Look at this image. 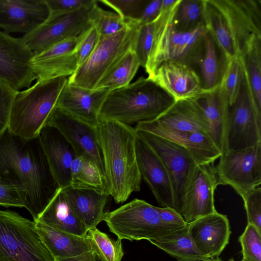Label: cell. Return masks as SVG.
I'll list each match as a JSON object with an SVG mask.
<instances>
[{"mask_svg":"<svg viewBox=\"0 0 261 261\" xmlns=\"http://www.w3.org/2000/svg\"><path fill=\"white\" fill-rule=\"evenodd\" d=\"M0 175L18 180L27 195L25 208L36 221L59 187L38 137L24 140L8 129L0 135Z\"/></svg>","mask_w":261,"mask_h":261,"instance_id":"1","label":"cell"},{"mask_svg":"<svg viewBox=\"0 0 261 261\" xmlns=\"http://www.w3.org/2000/svg\"><path fill=\"white\" fill-rule=\"evenodd\" d=\"M204 25L226 59L261 38L260 0H203Z\"/></svg>","mask_w":261,"mask_h":261,"instance_id":"2","label":"cell"},{"mask_svg":"<svg viewBox=\"0 0 261 261\" xmlns=\"http://www.w3.org/2000/svg\"><path fill=\"white\" fill-rule=\"evenodd\" d=\"M98 129L107 193L116 203H123L141 187L136 129L130 125L114 120L100 121Z\"/></svg>","mask_w":261,"mask_h":261,"instance_id":"3","label":"cell"},{"mask_svg":"<svg viewBox=\"0 0 261 261\" xmlns=\"http://www.w3.org/2000/svg\"><path fill=\"white\" fill-rule=\"evenodd\" d=\"M175 102L152 79L142 76L133 83L109 92L99 112V122L114 120L130 125L152 121Z\"/></svg>","mask_w":261,"mask_h":261,"instance_id":"4","label":"cell"},{"mask_svg":"<svg viewBox=\"0 0 261 261\" xmlns=\"http://www.w3.org/2000/svg\"><path fill=\"white\" fill-rule=\"evenodd\" d=\"M67 82L65 76L37 80L25 90L18 91L11 106L9 132L24 140L37 138Z\"/></svg>","mask_w":261,"mask_h":261,"instance_id":"5","label":"cell"},{"mask_svg":"<svg viewBox=\"0 0 261 261\" xmlns=\"http://www.w3.org/2000/svg\"><path fill=\"white\" fill-rule=\"evenodd\" d=\"M180 2L169 9L163 10L154 21L152 46L145 69L151 77L163 63L178 61L193 67L196 65L204 45L205 25L188 32L174 29L172 20Z\"/></svg>","mask_w":261,"mask_h":261,"instance_id":"6","label":"cell"},{"mask_svg":"<svg viewBox=\"0 0 261 261\" xmlns=\"http://www.w3.org/2000/svg\"><path fill=\"white\" fill-rule=\"evenodd\" d=\"M141 24L136 21L117 34L100 36L89 58L71 76L68 83L87 89H95L100 81L133 49Z\"/></svg>","mask_w":261,"mask_h":261,"instance_id":"7","label":"cell"},{"mask_svg":"<svg viewBox=\"0 0 261 261\" xmlns=\"http://www.w3.org/2000/svg\"><path fill=\"white\" fill-rule=\"evenodd\" d=\"M0 261H55L34 229L18 213L0 210Z\"/></svg>","mask_w":261,"mask_h":261,"instance_id":"8","label":"cell"},{"mask_svg":"<svg viewBox=\"0 0 261 261\" xmlns=\"http://www.w3.org/2000/svg\"><path fill=\"white\" fill-rule=\"evenodd\" d=\"M103 221L110 231L120 240L148 241L178 229L164 224L156 206L139 199L107 212Z\"/></svg>","mask_w":261,"mask_h":261,"instance_id":"9","label":"cell"},{"mask_svg":"<svg viewBox=\"0 0 261 261\" xmlns=\"http://www.w3.org/2000/svg\"><path fill=\"white\" fill-rule=\"evenodd\" d=\"M136 131L138 137L154 151L165 166L172 187L174 208L180 214L187 189L197 164L189 151L179 144L146 131Z\"/></svg>","mask_w":261,"mask_h":261,"instance_id":"10","label":"cell"},{"mask_svg":"<svg viewBox=\"0 0 261 261\" xmlns=\"http://www.w3.org/2000/svg\"><path fill=\"white\" fill-rule=\"evenodd\" d=\"M215 167L218 185H229L241 196L261 183V142L221 154Z\"/></svg>","mask_w":261,"mask_h":261,"instance_id":"11","label":"cell"},{"mask_svg":"<svg viewBox=\"0 0 261 261\" xmlns=\"http://www.w3.org/2000/svg\"><path fill=\"white\" fill-rule=\"evenodd\" d=\"M225 141L226 151L245 149L261 142V120L257 116L244 79L238 96L228 108Z\"/></svg>","mask_w":261,"mask_h":261,"instance_id":"12","label":"cell"},{"mask_svg":"<svg viewBox=\"0 0 261 261\" xmlns=\"http://www.w3.org/2000/svg\"><path fill=\"white\" fill-rule=\"evenodd\" d=\"M92 7L48 17L21 38L34 55L39 54L59 42L79 36L91 27L89 11Z\"/></svg>","mask_w":261,"mask_h":261,"instance_id":"13","label":"cell"},{"mask_svg":"<svg viewBox=\"0 0 261 261\" xmlns=\"http://www.w3.org/2000/svg\"><path fill=\"white\" fill-rule=\"evenodd\" d=\"M34 54L21 38L12 37L0 30V81L20 91L36 80L31 61Z\"/></svg>","mask_w":261,"mask_h":261,"instance_id":"14","label":"cell"},{"mask_svg":"<svg viewBox=\"0 0 261 261\" xmlns=\"http://www.w3.org/2000/svg\"><path fill=\"white\" fill-rule=\"evenodd\" d=\"M46 125L56 128L70 143L77 156L91 160L105 176L98 126L86 123L57 107Z\"/></svg>","mask_w":261,"mask_h":261,"instance_id":"15","label":"cell"},{"mask_svg":"<svg viewBox=\"0 0 261 261\" xmlns=\"http://www.w3.org/2000/svg\"><path fill=\"white\" fill-rule=\"evenodd\" d=\"M218 186L213 164L197 166L187 189L180 213L187 224L216 211L214 192Z\"/></svg>","mask_w":261,"mask_h":261,"instance_id":"16","label":"cell"},{"mask_svg":"<svg viewBox=\"0 0 261 261\" xmlns=\"http://www.w3.org/2000/svg\"><path fill=\"white\" fill-rule=\"evenodd\" d=\"M150 79L168 93L175 101L196 98L206 92L194 68L178 61L163 63Z\"/></svg>","mask_w":261,"mask_h":261,"instance_id":"17","label":"cell"},{"mask_svg":"<svg viewBox=\"0 0 261 261\" xmlns=\"http://www.w3.org/2000/svg\"><path fill=\"white\" fill-rule=\"evenodd\" d=\"M49 15L45 0H0V29L9 34H27Z\"/></svg>","mask_w":261,"mask_h":261,"instance_id":"18","label":"cell"},{"mask_svg":"<svg viewBox=\"0 0 261 261\" xmlns=\"http://www.w3.org/2000/svg\"><path fill=\"white\" fill-rule=\"evenodd\" d=\"M187 227L189 236L198 251L210 258L218 257L229 243V220L217 211L188 223Z\"/></svg>","mask_w":261,"mask_h":261,"instance_id":"19","label":"cell"},{"mask_svg":"<svg viewBox=\"0 0 261 261\" xmlns=\"http://www.w3.org/2000/svg\"><path fill=\"white\" fill-rule=\"evenodd\" d=\"M108 89L90 90L67 83L59 97L56 107L93 126L99 123V114Z\"/></svg>","mask_w":261,"mask_h":261,"instance_id":"20","label":"cell"},{"mask_svg":"<svg viewBox=\"0 0 261 261\" xmlns=\"http://www.w3.org/2000/svg\"><path fill=\"white\" fill-rule=\"evenodd\" d=\"M135 128L152 133L182 146L197 165L213 164L222 154L211 138L201 133L167 129L153 120L138 123Z\"/></svg>","mask_w":261,"mask_h":261,"instance_id":"21","label":"cell"},{"mask_svg":"<svg viewBox=\"0 0 261 261\" xmlns=\"http://www.w3.org/2000/svg\"><path fill=\"white\" fill-rule=\"evenodd\" d=\"M38 138L58 187L70 186L71 164L76 156L74 150L56 128L48 125L42 129Z\"/></svg>","mask_w":261,"mask_h":261,"instance_id":"22","label":"cell"},{"mask_svg":"<svg viewBox=\"0 0 261 261\" xmlns=\"http://www.w3.org/2000/svg\"><path fill=\"white\" fill-rule=\"evenodd\" d=\"M136 149L138 165L142 178L146 181L160 205L174 208V198L170 180L161 159L138 136Z\"/></svg>","mask_w":261,"mask_h":261,"instance_id":"23","label":"cell"},{"mask_svg":"<svg viewBox=\"0 0 261 261\" xmlns=\"http://www.w3.org/2000/svg\"><path fill=\"white\" fill-rule=\"evenodd\" d=\"M153 121L167 129L198 132L210 137L208 122L196 98L176 101L167 111Z\"/></svg>","mask_w":261,"mask_h":261,"instance_id":"24","label":"cell"},{"mask_svg":"<svg viewBox=\"0 0 261 261\" xmlns=\"http://www.w3.org/2000/svg\"><path fill=\"white\" fill-rule=\"evenodd\" d=\"M73 211L88 230L96 228L107 212L108 194L97 191L68 186L62 189Z\"/></svg>","mask_w":261,"mask_h":261,"instance_id":"25","label":"cell"},{"mask_svg":"<svg viewBox=\"0 0 261 261\" xmlns=\"http://www.w3.org/2000/svg\"><path fill=\"white\" fill-rule=\"evenodd\" d=\"M36 221L56 230L85 237L88 229L73 211L63 189L55 195Z\"/></svg>","mask_w":261,"mask_h":261,"instance_id":"26","label":"cell"},{"mask_svg":"<svg viewBox=\"0 0 261 261\" xmlns=\"http://www.w3.org/2000/svg\"><path fill=\"white\" fill-rule=\"evenodd\" d=\"M34 222L36 232L55 260L76 256L91 249L87 235L81 237L56 230L39 221Z\"/></svg>","mask_w":261,"mask_h":261,"instance_id":"27","label":"cell"},{"mask_svg":"<svg viewBox=\"0 0 261 261\" xmlns=\"http://www.w3.org/2000/svg\"><path fill=\"white\" fill-rule=\"evenodd\" d=\"M210 127V137L222 153L226 151L225 134L228 102L219 87L196 98Z\"/></svg>","mask_w":261,"mask_h":261,"instance_id":"28","label":"cell"},{"mask_svg":"<svg viewBox=\"0 0 261 261\" xmlns=\"http://www.w3.org/2000/svg\"><path fill=\"white\" fill-rule=\"evenodd\" d=\"M210 34L204 36V46L197 65L203 89L210 92L219 87L225 59Z\"/></svg>","mask_w":261,"mask_h":261,"instance_id":"29","label":"cell"},{"mask_svg":"<svg viewBox=\"0 0 261 261\" xmlns=\"http://www.w3.org/2000/svg\"><path fill=\"white\" fill-rule=\"evenodd\" d=\"M240 58L253 106L261 120V38L253 41Z\"/></svg>","mask_w":261,"mask_h":261,"instance_id":"30","label":"cell"},{"mask_svg":"<svg viewBox=\"0 0 261 261\" xmlns=\"http://www.w3.org/2000/svg\"><path fill=\"white\" fill-rule=\"evenodd\" d=\"M187 225L148 241L176 258L177 261H206L210 259L202 254L195 246L189 236Z\"/></svg>","mask_w":261,"mask_h":261,"instance_id":"31","label":"cell"},{"mask_svg":"<svg viewBox=\"0 0 261 261\" xmlns=\"http://www.w3.org/2000/svg\"><path fill=\"white\" fill-rule=\"evenodd\" d=\"M70 186L107 194L104 175L93 162L82 156L76 155L73 160Z\"/></svg>","mask_w":261,"mask_h":261,"instance_id":"32","label":"cell"},{"mask_svg":"<svg viewBox=\"0 0 261 261\" xmlns=\"http://www.w3.org/2000/svg\"><path fill=\"white\" fill-rule=\"evenodd\" d=\"M31 65L37 81L70 76L78 68L75 52L45 58H40L34 55Z\"/></svg>","mask_w":261,"mask_h":261,"instance_id":"33","label":"cell"},{"mask_svg":"<svg viewBox=\"0 0 261 261\" xmlns=\"http://www.w3.org/2000/svg\"><path fill=\"white\" fill-rule=\"evenodd\" d=\"M140 66L136 54L133 49L130 50L115 67L100 81L95 89L112 90L128 85Z\"/></svg>","mask_w":261,"mask_h":261,"instance_id":"34","label":"cell"},{"mask_svg":"<svg viewBox=\"0 0 261 261\" xmlns=\"http://www.w3.org/2000/svg\"><path fill=\"white\" fill-rule=\"evenodd\" d=\"M204 25L203 0H180L172 26L179 32H188Z\"/></svg>","mask_w":261,"mask_h":261,"instance_id":"35","label":"cell"},{"mask_svg":"<svg viewBox=\"0 0 261 261\" xmlns=\"http://www.w3.org/2000/svg\"><path fill=\"white\" fill-rule=\"evenodd\" d=\"M244 79L243 67L240 57L225 59L219 87L227 98L229 106L238 96Z\"/></svg>","mask_w":261,"mask_h":261,"instance_id":"36","label":"cell"},{"mask_svg":"<svg viewBox=\"0 0 261 261\" xmlns=\"http://www.w3.org/2000/svg\"><path fill=\"white\" fill-rule=\"evenodd\" d=\"M97 2L89 11V19L92 25L96 27L100 36L117 34L129 28L136 22L126 21L117 13L102 9L98 6Z\"/></svg>","mask_w":261,"mask_h":261,"instance_id":"37","label":"cell"},{"mask_svg":"<svg viewBox=\"0 0 261 261\" xmlns=\"http://www.w3.org/2000/svg\"><path fill=\"white\" fill-rule=\"evenodd\" d=\"M87 236L106 261H121L124 255L121 240L112 239L97 228L88 230Z\"/></svg>","mask_w":261,"mask_h":261,"instance_id":"38","label":"cell"},{"mask_svg":"<svg viewBox=\"0 0 261 261\" xmlns=\"http://www.w3.org/2000/svg\"><path fill=\"white\" fill-rule=\"evenodd\" d=\"M26 202V192L21 184L15 178L0 175V205L25 208Z\"/></svg>","mask_w":261,"mask_h":261,"instance_id":"39","label":"cell"},{"mask_svg":"<svg viewBox=\"0 0 261 261\" xmlns=\"http://www.w3.org/2000/svg\"><path fill=\"white\" fill-rule=\"evenodd\" d=\"M244 261H261V232L251 224L239 238Z\"/></svg>","mask_w":261,"mask_h":261,"instance_id":"40","label":"cell"},{"mask_svg":"<svg viewBox=\"0 0 261 261\" xmlns=\"http://www.w3.org/2000/svg\"><path fill=\"white\" fill-rule=\"evenodd\" d=\"M111 8L126 21H139L149 0L97 1Z\"/></svg>","mask_w":261,"mask_h":261,"instance_id":"41","label":"cell"},{"mask_svg":"<svg viewBox=\"0 0 261 261\" xmlns=\"http://www.w3.org/2000/svg\"><path fill=\"white\" fill-rule=\"evenodd\" d=\"M154 21L141 25L133 47L140 65L145 68L153 43Z\"/></svg>","mask_w":261,"mask_h":261,"instance_id":"42","label":"cell"},{"mask_svg":"<svg viewBox=\"0 0 261 261\" xmlns=\"http://www.w3.org/2000/svg\"><path fill=\"white\" fill-rule=\"evenodd\" d=\"M100 37V34L94 25H92L78 36V41L74 51L77 56L78 68L91 56Z\"/></svg>","mask_w":261,"mask_h":261,"instance_id":"43","label":"cell"},{"mask_svg":"<svg viewBox=\"0 0 261 261\" xmlns=\"http://www.w3.org/2000/svg\"><path fill=\"white\" fill-rule=\"evenodd\" d=\"M246 210L248 224L261 232V188H255L241 196Z\"/></svg>","mask_w":261,"mask_h":261,"instance_id":"44","label":"cell"},{"mask_svg":"<svg viewBox=\"0 0 261 261\" xmlns=\"http://www.w3.org/2000/svg\"><path fill=\"white\" fill-rule=\"evenodd\" d=\"M49 15L48 17L72 12L84 8H90L95 0H45Z\"/></svg>","mask_w":261,"mask_h":261,"instance_id":"45","label":"cell"},{"mask_svg":"<svg viewBox=\"0 0 261 261\" xmlns=\"http://www.w3.org/2000/svg\"><path fill=\"white\" fill-rule=\"evenodd\" d=\"M17 91L0 81V135L8 128L11 106Z\"/></svg>","mask_w":261,"mask_h":261,"instance_id":"46","label":"cell"},{"mask_svg":"<svg viewBox=\"0 0 261 261\" xmlns=\"http://www.w3.org/2000/svg\"><path fill=\"white\" fill-rule=\"evenodd\" d=\"M78 36L68 38L35 56L40 58H45L71 54L75 51Z\"/></svg>","mask_w":261,"mask_h":261,"instance_id":"47","label":"cell"},{"mask_svg":"<svg viewBox=\"0 0 261 261\" xmlns=\"http://www.w3.org/2000/svg\"><path fill=\"white\" fill-rule=\"evenodd\" d=\"M156 210L162 222L168 227L180 229L188 225L182 216L173 208L156 207Z\"/></svg>","mask_w":261,"mask_h":261,"instance_id":"48","label":"cell"},{"mask_svg":"<svg viewBox=\"0 0 261 261\" xmlns=\"http://www.w3.org/2000/svg\"><path fill=\"white\" fill-rule=\"evenodd\" d=\"M162 0H149L139 20L141 25L154 22L162 11Z\"/></svg>","mask_w":261,"mask_h":261,"instance_id":"49","label":"cell"},{"mask_svg":"<svg viewBox=\"0 0 261 261\" xmlns=\"http://www.w3.org/2000/svg\"><path fill=\"white\" fill-rule=\"evenodd\" d=\"M90 241L91 245V249L90 251L76 256L56 260L55 261H106L97 248L90 240Z\"/></svg>","mask_w":261,"mask_h":261,"instance_id":"50","label":"cell"},{"mask_svg":"<svg viewBox=\"0 0 261 261\" xmlns=\"http://www.w3.org/2000/svg\"><path fill=\"white\" fill-rule=\"evenodd\" d=\"M206 261H223V260L219 258L218 257H217L216 258H210V259H208ZM227 261H236V260H235L232 257H231ZM241 261H244V260H242Z\"/></svg>","mask_w":261,"mask_h":261,"instance_id":"51","label":"cell"}]
</instances>
